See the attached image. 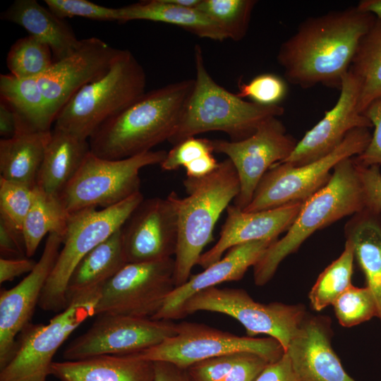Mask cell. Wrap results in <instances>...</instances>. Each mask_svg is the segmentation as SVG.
Wrapping results in <instances>:
<instances>
[{
  "label": "cell",
  "mask_w": 381,
  "mask_h": 381,
  "mask_svg": "<svg viewBox=\"0 0 381 381\" xmlns=\"http://www.w3.org/2000/svg\"><path fill=\"white\" fill-rule=\"evenodd\" d=\"M376 17L357 6L310 17L282 43L277 56L285 79L303 89L340 90L361 37Z\"/></svg>",
  "instance_id": "obj_1"
},
{
  "label": "cell",
  "mask_w": 381,
  "mask_h": 381,
  "mask_svg": "<svg viewBox=\"0 0 381 381\" xmlns=\"http://www.w3.org/2000/svg\"><path fill=\"white\" fill-rule=\"evenodd\" d=\"M194 79L145 92L104 123L89 138L90 152L111 160L131 157L168 140L175 133Z\"/></svg>",
  "instance_id": "obj_2"
},
{
  "label": "cell",
  "mask_w": 381,
  "mask_h": 381,
  "mask_svg": "<svg viewBox=\"0 0 381 381\" xmlns=\"http://www.w3.org/2000/svg\"><path fill=\"white\" fill-rule=\"evenodd\" d=\"M187 196L174 192L178 217V241L174 255L176 287L186 283L191 270L213 241L214 226L222 212L238 195L240 181L229 159L220 162L210 174L183 181Z\"/></svg>",
  "instance_id": "obj_3"
},
{
  "label": "cell",
  "mask_w": 381,
  "mask_h": 381,
  "mask_svg": "<svg viewBox=\"0 0 381 381\" xmlns=\"http://www.w3.org/2000/svg\"><path fill=\"white\" fill-rule=\"evenodd\" d=\"M364 208L356 164L353 157L346 158L334 167L327 183L303 202L286 234L272 243L255 264V284L261 286L268 283L280 263L314 232Z\"/></svg>",
  "instance_id": "obj_4"
},
{
  "label": "cell",
  "mask_w": 381,
  "mask_h": 381,
  "mask_svg": "<svg viewBox=\"0 0 381 381\" xmlns=\"http://www.w3.org/2000/svg\"><path fill=\"white\" fill-rule=\"evenodd\" d=\"M194 61L193 87L176 130L169 140L171 144L213 131L226 133L231 141L242 140L253 135L267 119L284 114V108L280 105L248 102L217 84L205 68L199 45L194 48Z\"/></svg>",
  "instance_id": "obj_5"
},
{
  "label": "cell",
  "mask_w": 381,
  "mask_h": 381,
  "mask_svg": "<svg viewBox=\"0 0 381 381\" xmlns=\"http://www.w3.org/2000/svg\"><path fill=\"white\" fill-rule=\"evenodd\" d=\"M146 74L134 55L121 49L107 73L78 90L58 113L54 127L89 140L107 121L145 92Z\"/></svg>",
  "instance_id": "obj_6"
},
{
  "label": "cell",
  "mask_w": 381,
  "mask_h": 381,
  "mask_svg": "<svg viewBox=\"0 0 381 381\" xmlns=\"http://www.w3.org/2000/svg\"><path fill=\"white\" fill-rule=\"evenodd\" d=\"M144 200L138 192L107 208H87L71 214L55 265L42 291L39 306L46 311L61 312L68 306V279L80 260L121 229Z\"/></svg>",
  "instance_id": "obj_7"
},
{
  "label": "cell",
  "mask_w": 381,
  "mask_h": 381,
  "mask_svg": "<svg viewBox=\"0 0 381 381\" xmlns=\"http://www.w3.org/2000/svg\"><path fill=\"white\" fill-rule=\"evenodd\" d=\"M164 150L149 151L111 160L91 152L59 198L70 214L87 208H107L140 192V170L161 164Z\"/></svg>",
  "instance_id": "obj_8"
},
{
  "label": "cell",
  "mask_w": 381,
  "mask_h": 381,
  "mask_svg": "<svg viewBox=\"0 0 381 381\" xmlns=\"http://www.w3.org/2000/svg\"><path fill=\"white\" fill-rule=\"evenodd\" d=\"M372 134L368 128L350 131L332 152L315 162L294 167L286 162L273 165L258 183L245 212H258L291 202H303L329 181L334 167L341 160L361 155Z\"/></svg>",
  "instance_id": "obj_9"
},
{
  "label": "cell",
  "mask_w": 381,
  "mask_h": 381,
  "mask_svg": "<svg viewBox=\"0 0 381 381\" xmlns=\"http://www.w3.org/2000/svg\"><path fill=\"white\" fill-rule=\"evenodd\" d=\"M100 291L74 299L47 325L29 323L18 335L12 359L1 370L0 381H47L57 350L80 325L95 315Z\"/></svg>",
  "instance_id": "obj_10"
},
{
  "label": "cell",
  "mask_w": 381,
  "mask_h": 381,
  "mask_svg": "<svg viewBox=\"0 0 381 381\" xmlns=\"http://www.w3.org/2000/svg\"><path fill=\"white\" fill-rule=\"evenodd\" d=\"M210 311L230 316L246 329L248 337L265 334L277 339L284 352L307 315L302 304L255 301L242 289L217 286L201 291L185 303L182 315Z\"/></svg>",
  "instance_id": "obj_11"
},
{
  "label": "cell",
  "mask_w": 381,
  "mask_h": 381,
  "mask_svg": "<svg viewBox=\"0 0 381 381\" xmlns=\"http://www.w3.org/2000/svg\"><path fill=\"white\" fill-rule=\"evenodd\" d=\"M239 352L257 353L273 362L283 356L284 350L270 337H240L204 324L181 322L176 323L175 334L139 354L152 362H169L186 369L204 360Z\"/></svg>",
  "instance_id": "obj_12"
},
{
  "label": "cell",
  "mask_w": 381,
  "mask_h": 381,
  "mask_svg": "<svg viewBox=\"0 0 381 381\" xmlns=\"http://www.w3.org/2000/svg\"><path fill=\"white\" fill-rule=\"evenodd\" d=\"M174 259L126 264L102 287L95 315L152 318L176 288Z\"/></svg>",
  "instance_id": "obj_13"
},
{
  "label": "cell",
  "mask_w": 381,
  "mask_h": 381,
  "mask_svg": "<svg viewBox=\"0 0 381 381\" xmlns=\"http://www.w3.org/2000/svg\"><path fill=\"white\" fill-rule=\"evenodd\" d=\"M176 323L122 315L102 313L83 334L65 349V361L107 354L140 353L176 334Z\"/></svg>",
  "instance_id": "obj_14"
},
{
  "label": "cell",
  "mask_w": 381,
  "mask_h": 381,
  "mask_svg": "<svg viewBox=\"0 0 381 381\" xmlns=\"http://www.w3.org/2000/svg\"><path fill=\"white\" fill-rule=\"evenodd\" d=\"M211 140L214 152L228 156L237 171L240 190L234 205L241 210L250 202L265 174L275 164L284 162L298 143L277 117L263 121L244 140Z\"/></svg>",
  "instance_id": "obj_15"
},
{
  "label": "cell",
  "mask_w": 381,
  "mask_h": 381,
  "mask_svg": "<svg viewBox=\"0 0 381 381\" xmlns=\"http://www.w3.org/2000/svg\"><path fill=\"white\" fill-rule=\"evenodd\" d=\"M121 231L127 263L172 258L176 250L179 231L174 192L166 198L143 200Z\"/></svg>",
  "instance_id": "obj_16"
},
{
  "label": "cell",
  "mask_w": 381,
  "mask_h": 381,
  "mask_svg": "<svg viewBox=\"0 0 381 381\" xmlns=\"http://www.w3.org/2000/svg\"><path fill=\"white\" fill-rule=\"evenodd\" d=\"M64 237L48 235L42 254L34 269L17 285L0 294V368L12 359L17 337L29 324L47 281L55 265Z\"/></svg>",
  "instance_id": "obj_17"
},
{
  "label": "cell",
  "mask_w": 381,
  "mask_h": 381,
  "mask_svg": "<svg viewBox=\"0 0 381 381\" xmlns=\"http://www.w3.org/2000/svg\"><path fill=\"white\" fill-rule=\"evenodd\" d=\"M121 50L96 37L81 40L73 53L37 78L55 119L78 90L107 73Z\"/></svg>",
  "instance_id": "obj_18"
},
{
  "label": "cell",
  "mask_w": 381,
  "mask_h": 381,
  "mask_svg": "<svg viewBox=\"0 0 381 381\" xmlns=\"http://www.w3.org/2000/svg\"><path fill=\"white\" fill-rule=\"evenodd\" d=\"M358 80L349 71L343 78L334 106L306 133L282 162L299 167L315 162L334 150L352 130L373 127L369 119L358 111Z\"/></svg>",
  "instance_id": "obj_19"
},
{
  "label": "cell",
  "mask_w": 381,
  "mask_h": 381,
  "mask_svg": "<svg viewBox=\"0 0 381 381\" xmlns=\"http://www.w3.org/2000/svg\"><path fill=\"white\" fill-rule=\"evenodd\" d=\"M329 318L307 314L285 352L299 381H356L331 344Z\"/></svg>",
  "instance_id": "obj_20"
},
{
  "label": "cell",
  "mask_w": 381,
  "mask_h": 381,
  "mask_svg": "<svg viewBox=\"0 0 381 381\" xmlns=\"http://www.w3.org/2000/svg\"><path fill=\"white\" fill-rule=\"evenodd\" d=\"M303 202H291L270 210L245 212L229 205L227 216L217 243L203 253L197 265L203 269L219 260L231 248L242 243L278 239L280 234L291 226L301 208Z\"/></svg>",
  "instance_id": "obj_21"
},
{
  "label": "cell",
  "mask_w": 381,
  "mask_h": 381,
  "mask_svg": "<svg viewBox=\"0 0 381 381\" xmlns=\"http://www.w3.org/2000/svg\"><path fill=\"white\" fill-rule=\"evenodd\" d=\"M277 239H265L242 243L231 248L219 260L198 274L190 275L183 284L176 287L167 297L160 310L151 318L174 320L183 318L185 303L194 294L217 285L243 278L267 248Z\"/></svg>",
  "instance_id": "obj_22"
},
{
  "label": "cell",
  "mask_w": 381,
  "mask_h": 381,
  "mask_svg": "<svg viewBox=\"0 0 381 381\" xmlns=\"http://www.w3.org/2000/svg\"><path fill=\"white\" fill-rule=\"evenodd\" d=\"M50 374L61 381H155L154 362L139 353L54 361Z\"/></svg>",
  "instance_id": "obj_23"
},
{
  "label": "cell",
  "mask_w": 381,
  "mask_h": 381,
  "mask_svg": "<svg viewBox=\"0 0 381 381\" xmlns=\"http://www.w3.org/2000/svg\"><path fill=\"white\" fill-rule=\"evenodd\" d=\"M1 18L21 26L30 35L47 44L54 61L71 55L81 42L64 19L35 0H16L1 13Z\"/></svg>",
  "instance_id": "obj_24"
},
{
  "label": "cell",
  "mask_w": 381,
  "mask_h": 381,
  "mask_svg": "<svg viewBox=\"0 0 381 381\" xmlns=\"http://www.w3.org/2000/svg\"><path fill=\"white\" fill-rule=\"evenodd\" d=\"M90 152L88 140L54 127L38 171L36 186L47 194L59 197Z\"/></svg>",
  "instance_id": "obj_25"
},
{
  "label": "cell",
  "mask_w": 381,
  "mask_h": 381,
  "mask_svg": "<svg viewBox=\"0 0 381 381\" xmlns=\"http://www.w3.org/2000/svg\"><path fill=\"white\" fill-rule=\"evenodd\" d=\"M126 264L120 229L90 250L78 263L66 287L68 304L75 298L101 290L103 285Z\"/></svg>",
  "instance_id": "obj_26"
},
{
  "label": "cell",
  "mask_w": 381,
  "mask_h": 381,
  "mask_svg": "<svg viewBox=\"0 0 381 381\" xmlns=\"http://www.w3.org/2000/svg\"><path fill=\"white\" fill-rule=\"evenodd\" d=\"M344 231L346 241L353 248L366 286L376 298L381 322V214L364 208L351 216Z\"/></svg>",
  "instance_id": "obj_27"
},
{
  "label": "cell",
  "mask_w": 381,
  "mask_h": 381,
  "mask_svg": "<svg viewBox=\"0 0 381 381\" xmlns=\"http://www.w3.org/2000/svg\"><path fill=\"white\" fill-rule=\"evenodd\" d=\"M119 22L144 20L171 24L198 36L217 41L227 37L221 28L196 8L183 7L170 0H149L118 8Z\"/></svg>",
  "instance_id": "obj_28"
},
{
  "label": "cell",
  "mask_w": 381,
  "mask_h": 381,
  "mask_svg": "<svg viewBox=\"0 0 381 381\" xmlns=\"http://www.w3.org/2000/svg\"><path fill=\"white\" fill-rule=\"evenodd\" d=\"M52 131L18 130L0 140V177L31 187L36 181Z\"/></svg>",
  "instance_id": "obj_29"
},
{
  "label": "cell",
  "mask_w": 381,
  "mask_h": 381,
  "mask_svg": "<svg viewBox=\"0 0 381 381\" xmlns=\"http://www.w3.org/2000/svg\"><path fill=\"white\" fill-rule=\"evenodd\" d=\"M1 100L14 111L16 131L47 132L55 118L37 78H18L13 75H0Z\"/></svg>",
  "instance_id": "obj_30"
},
{
  "label": "cell",
  "mask_w": 381,
  "mask_h": 381,
  "mask_svg": "<svg viewBox=\"0 0 381 381\" xmlns=\"http://www.w3.org/2000/svg\"><path fill=\"white\" fill-rule=\"evenodd\" d=\"M349 71L359 85L358 111L363 114L374 100L381 98V19H375L361 37Z\"/></svg>",
  "instance_id": "obj_31"
},
{
  "label": "cell",
  "mask_w": 381,
  "mask_h": 381,
  "mask_svg": "<svg viewBox=\"0 0 381 381\" xmlns=\"http://www.w3.org/2000/svg\"><path fill=\"white\" fill-rule=\"evenodd\" d=\"M70 217L58 196L47 194L37 187L35 198L22 229L27 257L35 253L47 234L56 233L64 237Z\"/></svg>",
  "instance_id": "obj_32"
},
{
  "label": "cell",
  "mask_w": 381,
  "mask_h": 381,
  "mask_svg": "<svg viewBox=\"0 0 381 381\" xmlns=\"http://www.w3.org/2000/svg\"><path fill=\"white\" fill-rule=\"evenodd\" d=\"M269 362L250 352L212 358L186 369L189 381H254Z\"/></svg>",
  "instance_id": "obj_33"
},
{
  "label": "cell",
  "mask_w": 381,
  "mask_h": 381,
  "mask_svg": "<svg viewBox=\"0 0 381 381\" xmlns=\"http://www.w3.org/2000/svg\"><path fill=\"white\" fill-rule=\"evenodd\" d=\"M354 251L352 245L345 242L341 254L319 275L308 295L312 308L321 311L333 305L337 298L351 284Z\"/></svg>",
  "instance_id": "obj_34"
},
{
  "label": "cell",
  "mask_w": 381,
  "mask_h": 381,
  "mask_svg": "<svg viewBox=\"0 0 381 381\" xmlns=\"http://www.w3.org/2000/svg\"><path fill=\"white\" fill-rule=\"evenodd\" d=\"M54 62L51 48L30 35L17 40L11 47L6 57L10 74L18 78H37Z\"/></svg>",
  "instance_id": "obj_35"
},
{
  "label": "cell",
  "mask_w": 381,
  "mask_h": 381,
  "mask_svg": "<svg viewBox=\"0 0 381 381\" xmlns=\"http://www.w3.org/2000/svg\"><path fill=\"white\" fill-rule=\"evenodd\" d=\"M255 0H200L196 9L216 23L227 38L242 40L246 35Z\"/></svg>",
  "instance_id": "obj_36"
},
{
  "label": "cell",
  "mask_w": 381,
  "mask_h": 381,
  "mask_svg": "<svg viewBox=\"0 0 381 381\" xmlns=\"http://www.w3.org/2000/svg\"><path fill=\"white\" fill-rule=\"evenodd\" d=\"M332 306L338 322L344 327H352L380 317L376 298L367 286L357 287L351 285Z\"/></svg>",
  "instance_id": "obj_37"
},
{
  "label": "cell",
  "mask_w": 381,
  "mask_h": 381,
  "mask_svg": "<svg viewBox=\"0 0 381 381\" xmlns=\"http://www.w3.org/2000/svg\"><path fill=\"white\" fill-rule=\"evenodd\" d=\"M36 188L0 177V217L22 231L35 198Z\"/></svg>",
  "instance_id": "obj_38"
},
{
  "label": "cell",
  "mask_w": 381,
  "mask_h": 381,
  "mask_svg": "<svg viewBox=\"0 0 381 381\" xmlns=\"http://www.w3.org/2000/svg\"><path fill=\"white\" fill-rule=\"evenodd\" d=\"M287 91V84L280 76L263 73L256 75L248 83H239L236 95L242 99L249 98L260 105L276 106L284 99Z\"/></svg>",
  "instance_id": "obj_39"
},
{
  "label": "cell",
  "mask_w": 381,
  "mask_h": 381,
  "mask_svg": "<svg viewBox=\"0 0 381 381\" xmlns=\"http://www.w3.org/2000/svg\"><path fill=\"white\" fill-rule=\"evenodd\" d=\"M47 8L58 17H83L96 20L119 21L118 8L103 6L87 0H45Z\"/></svg>",
  "instance_id": "obj_40"
},
{
  "label": "cell",
  "mask_w": 381,
  "mask_h": 381,
  "mask_svg": "<svg viewBox=\"0 0 381 381\" xmlns=\"http://www.w3.org/2000/svg\"><path fill=\"white\" fill-rule=\"evenodd\" d=\"M213 152L211 140L190 137L175 145L160 165L166 171L176 170Z\"/></svg>",
  "instance_id": "obj_41"
},
{
  "label": "cell",
  "mask_w": 381,
  "mask_h": 381,
  "mask_svg": "<svg viewBox=\"0 0 381 381\" xmlns=\"http://www.w3.org/2000/svg\"><path fill=\"white\" fill-rule=\"evenodd\" d=\"M371 122L374 131L365 150L353 157L362 166L381 165V98L372 102L363 113Z\"/></svg>",
  "instance_id": "obj_42"
},
{
  "label": "cell",
  "mask_w": 381,
  "mask_h": 381,
  "mask_svg": "<svg viewBox=\"0 0 381 381\" xmlns=\"http://www.w3.org/2000/svg\"><path fill=\"white\" fill-rule=\"evenodd\" d=\"M356 164L363 187L365 208L381 214L380 166L371 165L365 167L356 163Z\"/></svg>",
  "instance_id": "obj_43"
},
{
  "label": "cell",
  "mask_w": 381,
  "mask_h": 381,
  "mask_svg": "<svg viewBox=\"0 0 381 381\" xmlns=\"http://www.w3.org/2000/svg\"><path fill=\"white\" fill-rule=\"evenodd\" d=\"M0 253L4 258H28L23 231L0 217Z\"/></svg>",
  "instance_id": "obj_44"
},
{
  "label": "cell",
  "mask_w": 381,
  "mask_h": 381,
  "mask_svg": "<svg viewBox=\"0 0 381 381\" xmlns=\"http://www.w3.org/2000/svg\"><path fill=\"white\" fill-rule=\"evenodd\" d=\"M254 381H299L289 355L284 352L276 361L268 363Z\"/></svg>",
  "instance_id": "obj_45"
},
{
  "label": "cell",
  "mask_w": 381,
  "mask_h": 381,
  "mask_svg": "<svg viewBox=\"0 0 381 381\" xmlns=\"http://www.w3.org/2000/svg\"><path fill=\"white\" fill-rule=\"evenodd\" d=\"M36 262L29 258H0V283L12 281L17 277L30 273Z\"/></svg>",
  "instance_id": "obj_46"
},
{
  "label": "cell",
  "mask_w": 381,
  "mask_h": 381,
  "mask_svg": "<svg viewBox=\"0 0 381 381\" xmlns=\"http://www.w3.org/2000/svg\"><path fill=\"white\" fill-rule=\"evenodd\" d=\"M155 381H189L186 369L165 361L154 362Z\"/></svg>",
  "instance_id": "obj_47"
},
{
  "label": "cell",
  "mask_w": 381,
  "mask_h": 381,
  "mask_svg": "<svg viewBox=\"0 0 381 381\" xmlns=\"http://www.w3.org/2000/svg\"><path fill=\"white\" fill-rule=\"evenodd\" d=\"M219 162L212 153L205 155L187 164L184 168L187 177L200 178L212 173L218 166Z\"/></svg>",
  "instance_id": "obj_48"
},
{
  "label": "cell",
  "mask_w": 381,
  "mask_h": 381,
  "mask_svg": "<svg viewBox=\"0 0 381 381\" xmlns=\"http://www.w3.org/2000/svg\"><path fill=\"white\" fill-rule=\"evenodd\" d=\"M16 132V117L12 109L4 102H0V135L1 138H10Z\"/></svg>",
  "instance_id": "obj_49"
},
{
  "label": "cell",
  "mask_w": 381,
  "mask_h": 381,
  "mask_svg": "<svg viewBox=\"0 0 381 381\" xmlns=\"http://www.w3.org/2000/svg\"><path fill=\"white\" fill-rule=\"evenodd\" d=\"M358 9L373 14L381 19V0H362L356 6Z\"/></svg>",
  "instance_id": "obj_50"
}]
</instances>
